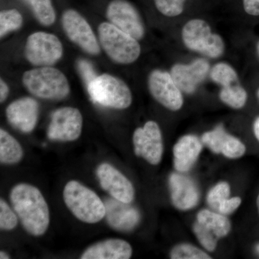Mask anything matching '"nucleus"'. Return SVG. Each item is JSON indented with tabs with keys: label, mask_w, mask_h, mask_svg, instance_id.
Returning a JSON list of instances; mask_svg holds the SVG:
<instances>
[{
	"label": "nucleus",
	"mask_w": 259,
	"mask_h": 259,
	"mask_svg": "<svg viewBox=\"0 0 259 259\" xmlns=\"http://www.w3.org/2000/svg\"><path fill=\"white\" fill-rule=\"evenodd\" d=\"M13 208L25 231L33 236H40L50 224L49 206L40 191L29 184H19L10 194Z\"/></svg>",
	"instance_id": "obj_1"
},
{
	"label": "nucleus",
	"mask_w": 259,
	"mask_h": 259,
	"mask_svg": "<svg viewBox=\"0 0 259 259\" xmlns=\"http://www.w3.org/2000/svg\"><path fill=\"white\" fill-rule=\"evenodd\" d=\"M63 197L70 212L81 222L95 224L105 218V202L94 191L77 181L66 184Z\"/></svg>",
	"instance_id": "obj_2"
},
{
	"label": "nucleus",
	"mask_w": 259,
	"mask_h": 259,
	"mask_svg": "<svg viewBox=\"0 0 259 259\" xmlns=\"http://www.w3.org/2000/svg\"><path fill=\"white\" fill-rule=\"evenodd\" d=\"M23 83L29 93L44 100H61L70 93L67 78L58 69L42 66L25 71Z\"/></svg>",
	"instance_id": "obj_3"
},
{
	"label": "nucleus",
	"mask_w": 259,
	"mask_h": 259,
	"mask_svg": "<svg viewBox=\"0 0 259 259\" xmlns=\"http://www.w3.org/2000/svg\"><path fill=\"white\" fill-rule=\"evenodd\" d=\"M98 35L103 50L117 64H132L141 55V46L138 40L110 23L99 25Z\"/></svg>",
	"instance_id": "obj_4"
},
{
	"label": "nucleus",
	"mask_w": 259,
	"mask_h": 259,
	"mask_svg": "<svg viewBox=\"0 0 259 259\" xmlns=\"http://www.w3.org/2000/svg\"><path fill=\"white\" fill-rule=\"evenodd\" d=\"M182 37L187 49L211 58L217 59L224 54V40L221 35L212 32L207 22L193 19L184 25Z\"/></svg>",
	"instance_id": "obj_5"
},
{
	"label": "nucleus",
	"mask_w": 259,
	"mask_h": 259,
	"mask_svg": "<svg viewBox=\"0 0 259 259\" xmlns=\"http://www.w3.org/2000/svg\"><path fill=\"white\" fill-rule=\"evenodd\" d=\"M88 89L92 100L103 107L123 110L132 103V93L129 87L112 75L97 76L88 85Z\"/></svg>",
	"instance_id": "obj_6"
},
{
	"label": "nucleus",
	"mask_w": 259,
	"mask_h": 259,
	"mask_svg": "<svg viewBox=\"0 0 259 259\" xmlns=\"http://www.w3.org/2000/svg\"><path fill=\"white\" fill-rule=\"evenodd\" d=\"M63 46L58 37L46 32H36L27 39L25 59L35 66H52L62 57Z\"/></svg>",
	"instance_id": "obj_7"
},
{
	"label": "nucleus",
	"mask_w": 259,
	"mask_h": 259,
	"mask_svg": "<svg viewBox=\"0 0 259 259\" xmlns=\"http://www.w3.org/2000/svg\"><path fill=\"white\" fill-rule=\"evenodd\" d=\"M82 126V115L78 109L61 107L51 114L48 138L51 141L61 142L74 141L81 136Z\"/></svg>",
	"instance_id": "obj_8"
},
{
	"label": "nucleus",
	"mask_w": 259,
	"mask_h": 259,
	"mask_svg": "<svg viewBox=\"0 0 259 259\" xmlns=\"http://www.w3.org/2000/svg\"><path fill=\"white\" fill-rule=\"evenodd\" d=\"M63 29L71 42L88 54L98 55L100 47L88 22L74 10L65 11L61 19Z\"/></svg>",
	"instance_id": "obj_9"
},
{
	"label": "nucleus",
	"mask_w": 259,
	"mask_h": 259,
	"mask_svg": "<svg viewBox=\"0 0 259 259\" xmlns=\"http://www.w3.org/2000/svg\"><path fill=\"white\" fill-rule=\"evenodd\" d=\"M148 87L153 98L168 110L177 111L183 106L182 91L170 72L153 70L148 76Z\"/></svg>",
	"instance_id": "obj_10"
},
{
	"label": "nucleus",
	"mask_w": 259,
	"mask_h": 259,
	"mask_svg": "<svg viewBox=\"0 0 259 259\" xmlns=\"http://www.w3.org/2000/svg\"><path fill=\"white\" fill-rule=\"evenodd\" d=\"M133 141L136 156L153 165L161 162L163 153V139L161 129L156 122L148 121L144 127L136 129Z\"/></svg>",
	"instance_id": "obj_11"
},
{
	"label": "nucleus",
	"mask_w": 259,
	"mask_h": 259,
	"mask_svg": "<svg viewBox=\"0 0 259 259\" xmlns=\"http://www.w3.org/2000/svg\"><path fill=\"white\" fill-rule=\"evenodd\" d=\"M107 18L109 23L117 28L141 40L145 35L142 19L134 5L125 0H114L107 8Z\"/></svg>",
	"instance_id": "obj_12"
},
{
	"label": "nucleus",
	"mask_w": 259,
	"mask_h": 259,
	"mask_svg": "<svg viewBox=\"0 0 259 259\" xmlns=\"http://www.w3.org/2000/svg\"><path fill=\"white\" fill-rule=\"evenodd\" d=\"M96 175L102 188L112 198L125 203L134 200L135 190L132 183L111 164L101 163L97 167Z\"/></svg>",
	"instance_id": "obj_13"
},
{
	"label": "nucleus",
	"mask_w": 259,
	"mask_h": 259,
	"mask_svg": "<svg viewBox=\"0 0 259 259\" xmlns=\"http://www.w3.org/2000/svg\"><path fill=\"white\" fill-rule=\"evenodd\" d=\"M210 71V65L206 59H197L190 64L174 65L170 71L172 77L183 93L192 94L203 82Z\"/></svg>",
	"instance_id": "obj_14"
},
{
	"label": "nucleus",
	"mask_w": 259,
	"mask_h": 259,
	"mask_svg": "<svg viewBox=\"0 0 259 259\" xmlns=\"http://www.w3.org/2000/svg\"><path fill=\"white\" fill-rule=\"evenodd\" d=\"M39 105L35 99L25 97L11 102L7 107L8 122L14 128L28 134L36 126L38 119Z\"/></svg>",
	"instance_id": "obj_15"
},
{
	"label": "nucleus",
	"mask_w": 259,
	"mask_h": 259,
	"mask_svg": "<svg viewBox=\"0 0 259 259\" xmlns=\"http://www.w3.org/2000/svg\"><path fill=\"white\" fill-rule=\"evenodd\" d=\"M106 207V221L109 226L122 232L134 230L141 221V214L130 203L120 202L114 198L104 201Z\"/></svg>",
	"instance_id": "obj_16"
},
{
	"label": "nucleus",
	"mask_w": 259,
	"mask_h": 259,
	"mask_svg": "<svg viewBox=\"0 0 259 259\" xmlns=\"http://www.w3.org/2000/svg\"><path fill=\"white\" fill-rule=\"evenodd\" d=\"M202 142L212 152L222 153L227 158H240L245 152V145L239 139L228 134L223 125L204 134Z\"/></svg>",
	"instance_id": "obj_17"
},
{
	"label": "nucleus",
	"mask_w": 259,
	"mask_h": 259,
	"mask_svg": "<svg viewBox=\"0 0 259 259\" xmlns=\"http://www.w3.org/2000/svg\"><path fill=\"white\" fill-rule=\"evenodd\" d=\"M172 203L180 210H189L199 202L198 189L189 177L178 173H172L169 177Z\"/></svg>",
	"instance_id": "obj_18"
},
{
	"label": "nucleus",
	"mask_w": 259,
	"mask_h": 259,
	"mask_svg": "<svg viewBox=\"0 0 259 259\" xmlns=\"http://www.w3.org/2000/svg\"><path fill=\"white\" fill-rule=\"evenodd\" d=\"M132 253V247L127 241L112 238L90 245L83 251L80 258L129 259Z\"/></svg>",
	"instance_id": "obj_19"
},
{
	"label": "nucleus",
	"mask_w": 259,
	"mask_h": 259,
	"mask_svg": "<svg viewBox=\"0 0 259 259\" xmlns=\"http://www.w3.org/2000/svg\"><path fill=\"white\" fill-rule=\"evenodd\" d=\"M202 149V142L197 136L187 135L181 138L174 147V162L177 171H190Z\"/></svg>",
	"instance_id": "obj_20"
},
{
	"label": "nucleus",
	"mask_w": 259,
	"mask_h": 259,
	"mask_svg": "<svg viewBox=\"0 0 259 259\" xmlns=\"http://www.w3.org/2000/svg\"><path fill=\"white\" fill-rule=\"evenodd\" d=\"M23 157V150L18 141L5 130H0V162L17 164Z\"/></svg>",
	"instance_id": "obj_21"
},
{
	"label": "nucleus",
	"mask_w": 259,
	"mask_h": 259,
	"mask_svg": "<svg viewBox=\"0 0 259 259\" xmlns=\"http://www.w3.org/2000/svg\"><path fill=\"white\" fill-rule=\"evenodd\" d=\"M197 222L212 231L218 238L226 236L231 229V224L225 214L202 209L197 214Z\"/></svg>",
	"instance_id": "obj_22"
},
{
	"label": "nucleus",
	"mask_w": 259,
	"mask_h": 259,
	"mask_svg": "<svg viewBox=\"0 0 259 259\" xmlns=\"http://www.w3.org/2000/svg\"><path fill=\"white\" fill-rule=\"evenodd\" d=\"M30 7L32 14L44 26H50L56 21V12L51 0H24Z\"/></svg>",
	"instance_id": "obj_23"
},
{
	"label": "nucleus",
	"mask_w": 259,
	"mask_h": 259,
	"mask_svg": "<svg viewBox=\"0 0 259 259\" xmlns=\"http://www.w3.org/2000/svg\"><path fill=\"white\" fill-rule=\"evenodd\" d=\"M219 96L223 103L233 109L244 107L248 99L247 92L239 82L222 88Z\"/></svg>",
	"instance_id": "obj_24"
},
{
	"label": "nucleus",
	"mask_w": 259,
	"mask_h": 259,
	"mask_svg": "<svg viewBox=\"0 0 259 259\" xmlns=\"http://www.w3.org/2000/svg\"><path fill=\"white\" fill-rule=\"evenodd\" d=\"M211 79L222 88L239 82L238 73L234 68L225 62L218 63L209 71Z\"/></svg>",
	"instance_id": "obj_25"
},
{
	"label": "nucleus",
	"mask_w": 259,
	"mask_h": 259,
	"mask_svg": "<svg viewBox=\"0 0 259 259\" xmlns=\"http://www.w3.org/2000/svg\"><path fill=\"white\" fill-rule=\"evenodd\" d=\"M23 16L16 9L5 10L0 13V37L15 31L23 25Z\"/></svg>",
	"instance_id": "obj_26"
},
{
	"label": "nucleus",
	"mask_w": 259,
	"mask_h": 259,
	"mask_svg": "<svg viewBox=\"0 0 259 259\" xmlns=\"http://www.w3.org/2000/svg\"><path fill=\"white\" fill-rule=\"evenodd\" d=\"M172 259H210L207 253L194 245L182 243L174 247L170 253Z\"/></svg>",
	"instance_id": "obj_27"
},
{
	"label": "nucleus",
	"mask_w": 259,
	"mask_h": 259,
	"mask_svg": "<svg viewBox=\"0 0 259 259\" xmlns=\"http://www.w3.org/2000/svg\"><path fill=\"white\" fill-rule=\"evenodd\" d=\"M231 189L227 182H222L214 186L207 194V202L214 210H219L221 204L229 198Z\"/></svg>",
	"instance_id": "obj_28"
},
{
	"label": "nucleus",
	"mask_w": 259,
	"mask_h": 259,
	"mask_svg": "<svg viewBox=\"0 0 259 259\" xmlns=\"http://www.w3.org/2000/svg\"><path fill=\"white\" fill-rule=\"evenodd\" d=\"M193 231L201 245L208 251H214L217 246L218 238L212 231L199 222L194 224Z\"/></svg>",
	"instance_id": "obj_29"
},
{
	"label": "nucleus",
	"mask_w": 259,
	"mask_h": 259,
	"mask_svg": "<svg viewBox=\"0 0 259 259\" xmlns=\"http://www.w3.org/2000/svg\"><path fill=\"white\" fill-rule=\"evenodd\" d=\"M18 216L14 209L3 199H0V228L3 231H11L18 226Z\"/></svg>",
	"instance_id": "obj_30"
},
{
	"label": "nucleus",
	"mask_w": 259,
	"mask_h": 259,
	"mask_svg": "<svg viewBox=\"0 0 259 259\" xmlns=\"http://www.w3.org/2000/svg\"><path fill=\"white\" fill-rule=\"evenodd\" d=\"M186 0H154L156 8L166 17L179 16L184 11Z\"/></svg>",
	"instance_id": "obj_31"
},
{
	"label": "nucleus",
	"mask_w": 259,
	"mask_h": 259,
	"mask_svg": "<svg viewBox=\"0 0 259 259\" xmlns=\"http://www.w3.org/2000/svg\"><path fill=\"white\" fill-rule=\"evenodd\" d=\"M77 67L87 86H88L97 76L93 64L90 61L85 59H80L78 61Z\"/></svg>",
	"instance_id": "obj_32"
},
{
	"label": "nucleus",
	"mask_w": 259,
	"mask_h": 259,
	"mask_svg": "<svg viewBox=\"0 0 259 259\" xmlns=\"http://www.w3.org/2000/svg\"><path fill=\"white\" fill-rule=\"evenodd\" d=\"M241 204V199L240 197H232V198L227 199L226 201L220 207L218 212L221 213V214H231L232 212H234L235 210Z\"/></svg>",
	"instance_id": "obj_33"
},
{
	"label": "nucleus",
	"mask_w": 259,
	"mask_h": 259,
	"mask_svg": "<svg viewBox=\"0 0 259 259\" xmlns=\"http://www.w3.org/2000/svg\"><path fill=\"white\" fill-rule=\"evenodd\" d=\"M245 13L253 16L259 15V0H243Z\"/></svg>",
	"instance_id": "obj_34"
},
{
	"label": "nucleus",
	"mask_w": 259,
	"mask_h": 259,
	"mask_svg": "<svg viewBox=\"0 0 259 259\" xmlns=\"http://www.w3.org/2000/svg\"><path fill=\"white\" fill-rule=\"evenodd\" d=\"M9 87L8 86L4 80L1 79L0 80V102H1V103L7 100L8 95H9Z\"/></svg>",
	"instance_id": "obj_35"
},
{
	"label": "nucleus",
	"mask_w": 259,
	"mask_h": 259,
	"mask_svg": "<svg viewBox=\"0 0 259 259\" xmlns=\"http://www.w3.org/2000/svg\"><path fill=\"white\" fill-rule=\"evenodd\" d=\"M253 132L256 139L259 141V117H257L253 123Z\"/></svg>",
	"instance_id": "obj_36"
},
{
	"label": "nucleus",
	"mask_w": 259,
	"mask_h": 259,
	"mask_svg": "<svg viewBox=\"0 0 259 259\" xmlns=\"http://www.w3.org/2000/svg\"><path fill=\"white\" fill-rule=\"evenodd\" d=\"M0 258L1 259H8L10 258V255L7 253L6 252L1 250L0 251Z\"/></svg>",
	"instance_id": "obj_37"
},
{
	"label": "nucleus",
	"mask_w": 259,
	"mask_h": 259,
	"mask_svg": "<svg viewBox=\"0 0 259 259\" xmlns=\"http://www.w3.org/2000/svg\"><path fill=\"white\" fill-rule=\"evenodd\" d=\"M256 52H257V55H258L259 58V41L258 42V44H257L256 45Z\"/></svg>",
	"instance_id": "obj_38"
},
{
	"label": "nucleus",
	"mask_w": 259,
	"mask_h": 259,
	"mask_svg": "<svg viewBox=\"0 0 259 259\" xmlns=\"http://www.w3.org/2000/svg\"><path fill=\"white\" fill-rule=\"evenodd\" d=\"M255 250H256L257 253L259 255V243L255 246Z\"/></svg>",
	"instance_id": "obj_39"
},
{
	"label": "nucleus",
	"mask_w": 259,
	"mask_h": 259,
	"mask_svg": "<svg viewBox=\"0 0 259 259\" xmlns=\"http://www.w3.org/2000/svg\"><path fill=\"white\" fill-rule=\"evenodd\" d=\"M257 206H258V212H259V194L258 196V198H257Z\"/></svg>",
	"instance_id": "obj_40"
},
{
	"label": "nucleus",
	"mask_w": 259,
	"mask_h": 259,
	"mask_svg": "<svg viewBox=\"0 0 259 259\" xmlns=\"http://www.w3.org/2000/svg\"><path fill=\"white\" fill-rule=\"evenodd\" d=\"M256 95H257V97H258V100H259V88H258V90H257Z\"/></svg>",
	"instance_id": "obj_41"
}]
</instances>
